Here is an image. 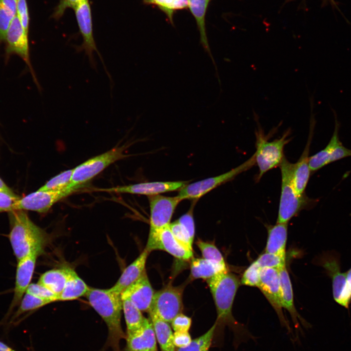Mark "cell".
<instances>
[{
    "mask_svg": "<svg viewBox=\"0 0 351 351\" xmlns=\"http://www.w3.org/2000/svg\"><path fill=\"white\" fill-rule=\"evenodd\" d=\"M39 298L54 302L58 300V296L44 286L39 283H31L26 292Z\"/></svg>",
    "mask_w": 351,
    "mask_h": 351,
    "instance_id": "obj_37",
    "label": "cell"
},
{
    "mask_svg": "<svg viewBox=\"0 0 351 351\" xmlns=\"http://www.w3.org/2000/svg\"><path fill=\"white\" fill-rule=\"evenodd\" d=\"M126 339L128 351H156V339L150 319L145 318L139 328L127 333Z\"/></svg>",
    "mask_w": 351,
    "mask_h": 351,
    "instance_id": "obj_19",
    "label": "cell"
},
{
    "mask_svg": "<svg viewBox=\"0 0 351 351\" xmlns=\"http://www.w3.org/2000/svg\"><path fill=\"white\" fill-rule=\"evenodd\" d=\"M150 253L145 248L138 256L124 270L116 283L111 288L121 294L136 282L146 271V261Z\"/></svg>",
    "mask_w": 351,
    "mask_h": 351,
    "instance_id": "obj_21",
    "label": "cell"
},
{
    "mask_svg": "<svg viewBox=\"0 0 351 351\" xmlns=\"http://www.w3.org/2000/svg\"><path fill=\"white\" fill-rule=\"evenodd\" d=\"M291 134V130L288 129L279 138L269 141L270 134L265 135L262 129L258 127L255 132L256 152L254 154L255 164H257L259 173L257 181L268 171L279 166L284 157V149L291 138H288Z\"/></svg>",
    "mask_w": 351,
    "mask_h": 351,
    "instance_id": "obj_5",
    "label": "cell"
},
{
    "mask_svg": "<svg viewBox=\"0 0 351 351\" xmlns=\"http://www.w3.org/2000/svg\"><path fill=\"white\" fill-rule=\"evenodd\" d=\"M330 0L331 2H333V3H334V4H334V1L333 0Z\"/></svg>",
    "mask_w": 351,
    "mask_h": 351,
    "instance_id": "obj_52",
    "label": "cell"
},
{
    "mask_svg": "<svg viewBox=\"0 0 351 351\" xmlns=\"http://www.w3.org/2000/svg\"><path fill=\"white\" fill-rule=\"evenodd\" d=\"M78 187H67L56 191L38 190L22 198L17 201L15 210L32 211L39 213H47L58 201L78 191Z\"/></svg>",
    "mask_w": 351,
    "mask_h": 351,
    "instance_id": "obj_9",
    "label": "cell"
},
{
    "mask_svg": "<svg viewBox=\"0 0 351 351\" xmlns=\"http://www.w3.org/2000/svg\"><path fill=\"white\" fill-rule=\"evenodd\" d=\"M174 0H149L151 3L155 4L160 9L164 11L172 22L173 10L172 5Z\"/></svg>",
    "mask_w": 351,
    "mask_h": 351,
    "instance_id": "obj_47",
    "label": "cell"
},
{
    "mask_svg": "<svg viewBox=\"0 0 351 351\" xmlns=\"http://www.w3.org/2000/svg\"><path fill=\"white\" fill-rule=\"evenodd\" d=\"M5 40L6 42V56L8 57L13 54L19 56L27 65L34 81L39 86L30 61L28 33L24 29L17 15L14 17L10 23Z\"/></svg>",
    "mask_w": 351,
    "mask_h": 351,
    "instance_id": "obj_14",
    "label": "cell"
},
{
    "mask_svg": "<svg viewBox=\"0 0 351 351\" xmlns=\"http://www.w3.org/2000/svg\"><path fill=\"white\" fill-rule=\"evenodd\" d=\"M276 312L280 323L290 333L291 328L286 320L282 311L279 270L263 268L261 270L260 278L257 287Z\"/></svg>",
    "mask_w": 351,
    "mask_h": 351,
    "instance_id": "obj_10",
    "label": "cell"
},
{
    "mask_svg": "<svg viewBox=\"0 0 351 351\" xmlns=\"http://www.w3.org/2000/svg\"><path fill=\"white\" fill-rule=\"evenodd\" d=\"M345 273L347 281L346 290L339 305L348 309L351 303V268Z\"/></svg>",
    "mask_w": 351,
    "mask_h": 351,
    "instance_id": "obj_46",
    "label": "cell"
},
{
    "mask_svg": "<svg viewBox=\"0 0 351 351\" xmlns=\"http://www.w3.org/2000/svg\"><path fill=\"white\" fill-rule=\"evenodd\" d=\"M188 7L187 0H174L172 9L175 10L182 9Z\"/></svg>",
    "mask_w": 351,
    "mask_h": 351,
    "instance_id": "obj_49",
    "label": "cell"
},
{
    "mask_svg": "<svg viewBox=\"0 0 351 351\" xmlns=\"http://www.w3.org/2000/svg\"><path fill=\"white\" fill-rule=\"evenodd\" d=\"M216 326L217 323L215 322L206 332L192 340L187 346L178 348L176 351H209Z\"/></svg>",
    "mask_w": 351,
    "mask_h": 351,
    "instance_id": "obj_31",
    "label": "cell"
},
{
    "mask_svg": "<svg viewBox=\"0 0 351 351\" xmlns=\"http://www.w3.org/2000/svg\"><path fill=\"white\" fill-rule=\"evenodd\" d=\"M149 313L161 351H175L173 333L169 323L153 313Z\"/></svg>",
    "mask_w": 351,
    "mask_h": 351,
    "instance_id": "obj_28",
    "label": "cell"
},
{
    "mask_svg": "<svg viewBox=\"0 0 351 351\" xmlns=\"http://www.w3.org/2000/svg\"><path fill=\"white\" fill-rule=\"evenodd\" d=\"M89 287L85 282L70 268L69 276L62 292L58 295V301L73 300L85 296Z\"/></svg>",
    "mask_w": 351,
    "mask_h": 351,
    "instance_id": "obj_26",
    "label": "cell"
},
{
    "mask_svg": "<svg viewBox=\"0 0 351 351\" xmlns=\"http://www.w3.org/2000/svg\"><path fill=\"white\" fill-rule=\"evenodd\" d=\"M73 169L60 172L47 181L39 190L45 191H56L61 190L69 186Z\"/></svg>",
    "mask_w": 351,
    "mask_h": 351,
    "instance_id": "obj_33",
    "label": "cell"
},
{
    "mask_svg": "<svg viewBox=\"0 0 351 351\" xmlns=\"http://www.w3.org/2000/svg\"><path fill=\"white\" fill-rule=\"evenodd\" d=\"M188 182L184 181L149 182L110 188L99 189L98 190L150 196L180 190L186 185Z\"/></svg>",
    "mask_w": 351,
    "mask_h": 351,
    "instance_id": "obj_16",
    "label": "cell"
},
{
    "mask_svg": "<svg viewBox=\"0 0 351 351\" xmlns=\"http://www.w3.org/2000/svg\"><path fill=\"white\" fill-rule=\"evenodd\" d=\"M194 205L189 211L181 216L177 221L187 233L190 239L194 242L195 234V225L193 217Z\"/></svg>",
    "mask_w": 351,
    "mask_h": 351,
    "instance_id": "obj_40",
    "label": "cell"
},
{
    "mask_svg": "<svg viewBox=\"0 0 351 351\" xmlns=\"http://www.w3.org/2000/svg\"><path fill=\"white\" fill-rule=\"evenodd\" d=\"M288 224L276 222L269 227L265 252L286 256Z\"/></svg>",
    "mask_w": 351,
    "mask_h": 351,
    "instance_id": "obj_25",
    "label": "cell"
},
{
    "mask_svg": "<svg viewBox=\"0 0 351 351\" xmlns=\"http://www.w3.org/2000/svg\"><path fill=\"white\" fill-rule=\"evenodd\" d=\"M214 302L218 324L228 325L233 331L235 344L238 346L254 337L241 323L237 322L232 314V308L240 280L229 271L218 274L206 281Z\"/></svg>",
    "mask_w": 351,
    "mask_h": 351,
    "instance_id": "obj_1",
    "label": "cell"
},
{
    "mask_svg": "<svg viewBox=\"0 0 351 351\" xmlns=\"http://www.w3.org/2000/svg\"><path fill=\"white\" fill-rule=\"evenodd\" d=\"M90 305L100 315L108 329L106 347L120 351L119 343L126 339L121 324L122 310L121 294L109 289L89 288L85 295Z\"/></svg>",
    "mask_w": 351,
    "mask_h": 351,
    "instance_id": "obj_2",
    "label": "cell"
},
{
    "mask_svg": "<svg viewBox=\"0 0 351 351\" xmlns=\"http://www.w3.org/2000/svg\"><path fill=\"white\" fill-rule=\"evenodd\" d=\"M313 118V117H312L309 136L305 149L298 161L293 163L292 182L295 190L299 195L305 194L311 172L309 155L314 126Z\"/></svg>",
    "mask_w": 351,
    "mask_h": 351,
    "instance_id": "obj_20",
    "label": "cell"
},
{
    "mask_svg": "<svg viewBox=\"0 0 351 351\" xmlns=\"http://www.w3.org/2000/svg\"><path fill=\"white\" fill-rule=\"evenodd\" d=\"M191 279L207 280L221 273L229 271L227 264H222L203 258H193L190 264Z\"/></svg>",
    "mask_w": 351,
    "mask_h": 351,
    "instance_id": "obj_24",
    "label": "cell"
},
{
    "mask_svg": "<svg viewBox=\"0 0 351 351\" xmlns=\"http://www.w3.org/2000/svg\"><path fill=\"white\" fill-rule=\"evenodd\" d=\"M286 256L265 252L255 260L261 269L280 270L286 266Z\"/></svg>",
    "mask_w": 351,
    "mask_h": 351,
    "instance_id": "obj_35",
    "label": "cell"
},
{
    "mask_svg": "<svg viewBox=\"0 0 351 351\" xmlns=\"http://www.w3.org/2000/svg\"><path fill=\"white\" fill-rule=\"evenodd\" d=\"M188 7L195 19L200 33V41L205 52L209 55L215 68L217 69L209 45L205 28V16L210 2L212 0H187Z\"/></svg>",
    "mask_w": 351,
    "mask_h": 351,
    "instance_id": "obj_23",
    "label": "cell"
},
{
    "mask_svg": "<svg viewBox=\"0 0 351 351\" xmlns=\"http://www.w3.org/2000/svg\"><path fill=\"white\" fill-rule=\"evenodd\" d=\"M9 238L14 254L19 260L32 253L42 254L48 241L45 232L35 224L23 210L8 212Z\"/></svg>",
    "mask_w": 351,
    "mask_h": 351,
    "instance_id": "obj_3",
    "label": "cell"
},
{
    "mask_svg": "<svg viewBox=\"0 0 351 351\" xmlns=\"http://www.w3.org/2000/svg\"><path fill=\"white\" fill-rule=\"evenodd\" d=\"M51 303L52 302L49 300L25 292L20 303L19 307L13 316L12 320L25 312L40 308Z\"/></svg>",
    "mask_w": 351,
    "mask_h": 351,
    "instance_id": "obj_32",
    "label": "cell"
},
{
    "mask_svg": "<svg viewBox=\"0 0 351 351\" xmlns=\"http://www.w3.org/2000/svg\"><path fill=\"white\" fill-rule=\"evenodd\" d=\"M150 351L148 350H142V351Z\"/></svg>",
    "mask_w": 351,
    "mask_h": 351,
    "instance_id": "obj_53",
    "label": "cell"
},
{
    "mask_svg": "<svg viewBox=\"0 0 351 351\" xmlns=\"http://www.w3.org/2000/svg\"><path fill=\"white\" fill-rule=\"evenodd\" d=\"M17 15L27 33H28L29 17L26 0H17Z\"/></svg>",
    "mask_w": 351,
    "mask_h": 351,
    "instance_id": "obj_43",
    "label": "cell"
},
{
    "mask_svg": "<svg viewBox=\"0 0 351 351\" xmlns=\"http://www.w3.org/2000/svg\"><path fill=\"white\" fill-rule=\"evenodd\" d=\"M38 256L36 253H32L18 261L14 295L9 312L20 304L31 284Z\"/></svg>",
    "mask_w": 351,
    "mask_h": 351,
    "instance_id": "obj_17",
    "label": "cell"
},
{
    "mask_svg": "<svg viewBox=\"0 0 351 351\" xmlns=\"http://www.w3.org/2000/svg\"><path fill=\"white\" fill-rule=\"evenodd\" d=\"M77 23L83 39L81 45L77 47L78 52L84 51L90 64L94 68L96 63L94 53H97L104 65L102 57L97 47L93 35L91 10L88 0H85L74 9Z\"/></svg>",
    "mask_w": 351,
    "mask_h": 351,
    "instance_id": "obj_11",
    "label": "cell"
},
{
    "mask_svg": "<svg viewBox=\"0 0 351 351\" xmlns=\"http://www.w3.org/2000/svg\"><path fill=\"white\" fill-rule=\"evenodd\" d=\"M169 227L173 235L178 242L187 248L193 250V242L177 220L170 223Z\"/></svg>",
    "mask_w": 351,
    "mask_h": 351,
    "instance_id": "obj_39",
    "label": "cell"
},
{
    "mask_svg": "<svg viewBox=\"0 0 351 351\" xmlns=\"http://www.w3.org/2000/svg\"><path fill=\"white\" fill-rule=\"evenodd\" d=\"M0 3L14 17L17 15V0H0Z\"/></svg>",
    "mask_w": 351,
    "mask_h": 351,
    "instance_id": "obj_48",
    "label": "cell"
},
{
    "mask_svg": "<svg viewBox=\"0 0 351 351\" xmlns=\"http://www.w3.org/2000/svg\"><path fill=\"white\" fill-rule=\"evenodd\" d=\"M261 269L255 261L253 262L243 273L240 284L257 287L260 282Z\"/></svg>",
    "mask_w": 351,
    "mask_h": 351,
    "instance_id": "obj_36",
    "label": "cell"
},
{
    "mask_svg": "<svg viewBox=\"0 0 351 351\" xmlns=\"http://www.w3.org/2000/svg\"><path fill=\"white\" fill-rule=\"evenodd\" d=\"M335 127L332 136L327 145L322 150L309 158V166L311 172H315L329 164V157L332 148L340 141L338 131L340 123L337 120L336 115L334 112Z\"/></svg>",
    "mask_w": 351,
    "mask_h": 351,
    "instance_id": "obj_29",
    "label": "cell"
},
{
    "mask_svg": "<svg viewBox=\"0 0 351 351\" xmlns=\"http://www.w3.org/2000/svg\"><path fill=\"white\" fill-rule=\"evenodd\" d=\"M145 248L150 252L156 250L164 251L181 260H191L193 258V250L178 242L171 232L169 225L149 233Z\"/></svg>",
    "mask_w": 351,
    "mask_h": 351,
    "instance_id": "obj_13",
    "label": "cell"
},
{
    "mask_svg": "<svg viewBox=\"0 0 351 351\" xmlns=\"http://www.w3.org/2000/svg\"><path fill=\"white\" fill-rule=\"evenodd\" d=\"M14 17L0 3V40H5L6 35Z\"/></svg>",
    "mask_w": 351,
    "mask_h": 351,
    "instance_id": "obj_41",
    "label": "cell"
},
{
    "mask_svg": "<svg viewBox=\"0 0 351 351\" xmlns=\"http://www.w3.org/2000/svg\"><path fill=\"white\" fill-rule=\"evenodd\" d=\"M70 268L65 267L47 271L40 276L38 283L44 286L58 296L65 287Z\"/></svg>",
    "mask_w": 351,
    "mask_h": 351,
    "instance_id": "obj_27",
    "label": "cell"
},
{
    "mask_svg": "<svg viewBox=\"0 0 351 351\" xmlns=\"http://www.w3.org/2000/svg\"><path fill=\"white\" fill-rule=\"evenodd\" d=\"M196 245L199 248L202 258L222 264H226L222 253L215 244L198 238Z\"/></svg>",
    "mask_w": 351,
    "mask_h": 351,
    "instance_id": "obj_34",
    "label": "cell"
},
{
    "mask_svg": "<svg viewBox=\"0 0 351 351\" xmlns=\"http://www.w3.org/2000/svg\"><path fill=\"white\" fill-rule=\"evenodd\" d=\"M85 0H60L55 9L53 17L58 19L69 8L74 9L78 5Z\"/></svg>",
    "mask_w": 351,
    "mask_h": 351,
    "instance_id": "obj_44",
    "label": "cell"
},
{
    "mask_svg": "<svg viewBox=\"0 0 351 351\" xmlns=\"http://www.w3.org/2000/svg\"><path fill=\"white\" fill-rule=\"evenodd\" d=\"M315 264L322 267L331 279L333 298L339 304L346 290L345 273L341 272L339 254L334 250L324 252L315 258Z\"/></svg>",
    "mask_w": 351,
    "mask_h": 351,
    "instance_id": "obj_12",
    "label": "cell"
},
{
    "mask_svg": "<svg viewBox=\"0 0 351 351\" xmlns=\"http://www.w3.org/2000/svg\"><path fill=\"white\" fill-rule=\"evenodd\" d=\"M255 164L254 156L231 170L214 177L187 184L179 190L177 196L183 199L196 200L220 185L235 177L252 168Z\"/></svg>",
    "mask_w": 351,
    "mask_h": 351,
    "instance_id": "obj_7",
    "label": "cell"
},
{
    "mask_svg": "<svg viewBox=\"0 0 351 351\" xmlns=\"http://www.w3.org/2000/svg\"><path fill=\"white\" fill-rule=\"evenodd\" d=\"M171 323L175 332H188L191 325L192 320L190 317L180 313Z\"/></svg>",
    "mask_w": 351,
    "mask_h": 351,
    "instance_id": "obj_42",
    "label": "cell"
},
{
    "mask_svg": "<svg viewBox=\"0 0 351 351\" xmlns=\"http://www.w3.org/2000/svg\"><path fill=\"white\" fill-rule=\"evenodd\" d=\"M122 310L127 326V333L132 332L142 325L145 317L128 298H122Z\"/></svg>",
    "mask_w": 351,
    "mask_h": 351,
    "instance_id": "obj_30",
    "label": "cell"
},
{
    "mask_svg": "<svg viewBox=\"0 0 351 351\" xmlns=\"http://www.w3.org/2000/svg\"><path fill=\"white\" fill-rule=\"evenodd\" d=\"M183 285H167L155 292L149 313H153L164 321L171 323L183 310Z\"/></svg>",
    "mask_w": 351,
    "mask_h": 351,
    "instance_id": "obj_8",
    "label": "cell"
},
{
    "mask_svg": "<svg viewBox=\"0 0 351 351\" xmlns=\"http://www.w3.org/2000/svg\"><path fill=\"white\" fill-rule=\"evenodd\" d=\"M155 292L146 271L140 277L121 294V298H128L141 312L151 310Z\"/></svg>",
    "mask_w": 351,
    "mask_h": 351,
    "instance_id": "obj_18",
    "label": "cell"
},
{
    "mask_svg": "<svg viewBox=\"0 0 351 351\" xmlns=\"http://www.w3.org/2000/svg\"><path fill=\"white\" fill-rule=\"evenodd\" d=\"M126 146L116 147L99 155L93 157L73 168L70 185L82 187L111 164L128 156L124 154Z\"/></svg>",
    "mask_w": 351,
    "mask_h": 351,
    "instance_id": "obj_6",
    "label": "cell"
},
{
    "mask_svg": "<svg viewBox=\"0 0 351 351\" xmlns=\"http://www.w3.org/2000/svg\"><path fill=\"white\" fill-rule=\"evenodd\" d=\"M279 167L281 185L276 222L288 223L301 211L314 206L316 200L309 198L305 194L299 195L297 193L292 182L293 163L284 156Z\"/></svg>",
    "mask_w": 351,
    "mask_h": 351,
    "instance_id": "obj_4",
    "label": "cell"
},
{
    "mask_svg": "<svg viewBox=\"0 0 351 351\" xmlns=\"http://www.w3.org/2000/svg\"><path fill=\"white\" fill-rule=\"evenodd\" d=\"M150 209V231L154 233L170 224L177 206L182 200L176 196L159 195L148 196Z\"/></svg>",
    "mask_w": 351,
    "mask_h": 351,
    "instance_id": "obj_15",
    "label": "cell"
},
{
    "mask_svg": "<svg viewBox=\"0 0 351 351\" xmlns=\"http://www.w3.org/2000/svg\"><path fill=\"white\" fill-rule=\"evenodd\" d=\"M192 340L188 332H175L173 333V343L175 347H185L190 344Z\"/></svg>",
    "mask_w": 351,
    "mask_h": 351,
    "instance_id": "obj_45",
    "label": "cell"
},
{
    "mask_svg": "<svg viewBox=\"0 0 351 351\" xmlns=\"http://www.w3.org/2000/svg\"><path fill=\"white\" fill-rule=\"evenodd\" d=\"M279 278L283 308L290 314L296 329H299V320L304 326L308 327L309 324L301 318L295 307L291 280L286 266L279 270Z\"/></svg>",
    "mask_w": 351,
    "mask_h": 351,
    "instance_id": "obj_22",
    "label": "cell"
},
{
    "mask_svg": "<svg viewBox=\"0 0 351 351\" xmlns=\"http://www.w3.org/2000/svg\"><path fill=\"white\" fill-rule=\"evenodd\" d=\"M0 190L11 191L12 190L9 188L5 182L0 177Z\"/></svg>",
    "mask_w": 351,
    "mask_h": 351,
    "instance_id": "obj_51",
    "label": "cell"
},
{
    "mask_svg": "<svg viewBox=\"0 0 351 351\" xmlns=\"http://www.w3.org/2000/svg\"><path fill=\"white\" fill-rule=\"evenodd\" d=\"M20 198L12 190H0V212L15 210V205Z\"/></svg>",
    "mask_w": 351,
    "mask_h": 351,
    "instance_id": "obj_38",
    "label": "cell"
},
{
    "mask_svg": "<svg viewBox=\"0 0 351 351\" xmlns=\"http://www.w3.org/2000/svg\"><path fill=\"white\" fill-rule=\"evenodd\" d=\"M0 351H16L5 343L0 341Z\"/></svg>",
    "mask_w": 351,
    "mask_h": 351,
    "instance_id": "obj_50",
    "label": "cell"
}]
</instances>
